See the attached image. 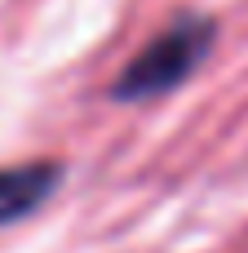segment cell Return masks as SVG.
<instances>
[{"instance_id": "cell-1", "label": "cell", "mask_w": 248, "mask_h": 253, "mask_svg": "<svg viewBox=\"0 0 248 253\" xmlns=\"http://www.w3.org/2000/svg\"><path fill=\"white\" fill-rule=\"evenodd\" d=\"M213 36H217V27L209 18H177L120 71L115 98L138 102V98H160V93L177 89L213 49Z\"/></svg>"}, {"instance_id": "cell-2", "label": "cell", "mask_w": 248, "mask_h": 253, "mask_svg": "<svg viewBox=\"0 0 248 253\" xmlns=\"http://www.w3.org/2000/svg\"><path fill=\"white\" fill-rule=\"evenodd\" d=\"M58 182V165H18L0 169V227L31 213Z\"/></svg>"}]
</instances>
